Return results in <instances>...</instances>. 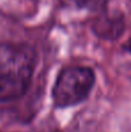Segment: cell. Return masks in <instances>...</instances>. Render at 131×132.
I'll return each instance as SVG.
<instances>
[{
	"label": "cell",
	"instance_id": "cell-1",
	"mask_svg": "<svg viewBox=\"0 0 131 132\" xmlns=\"http://www.w3.org/2000/svg\"><path fill=\"white\" fill-rule=\"evenodd\" d=\"M95 82L94 71L85 66H70L60 71L52 88L56 107L77 105L87 98Z\"/></svg>",
	"mask_w": 131,
	"mask_h": 132
},
{
	"label": "cell",
	"instance_id": "cell-3",
	"mask_svg": "<svg viewBox=\"0 0 131 132\" xmlns=\"http://www.w3.org/2000/svg\"><path fill=\"white\" fill-rule=\"evenodd\" d=\"M31 75L0 67V102L19 98L27 92Z\"/></svg>",
	"mask_w": 131,
	"mask_h": 132
},
{
	"label": "cell",
	"instance_id": "cell-5",
	"mask_svg": "<svg viewBox=\"0 0 131 132\" xmlns=\"http://www.w3.org/2000/svg\"><path fill=\"white\" fill-rule=\"evenodd\" d=\"M124 49L125 50H128L129 52H131V39H129V41L124 44Z\"/></svg>",
	"mask_w": 131,
	"mask_h": 132
},
{
	"label": "cell",
	"instance_id": "cell-4",
	"mask_svg": "<svg viewBox=\"0 0 131 132\" xmlns=\"http://www.w3.org/2000/svg\"><path fill=\"white\" fill-rule=\"evenodd\" d=\"M60 2L64 6L72 7V8L97 11L103 8L107 0H60Z\"/></svg>",
	"mask_w": 131,
	"mask_h": 132
},
{
	"label": "cell",
	"instance_id": "cell-2",
	"mask_svg": "<svg viewBox=\"0 0 131 132\" xmlns=\"http://www.w3.org/2000/svg\"><path fill=\"white\" fill-rule=\"evenodd\" d=\"M125 30L124 14L104 5L102 13L93 22V31L103 39H117Z\"/></svg>",
	"mask_w": 131,
	"mask_h": 132
}]
</instances>
